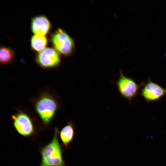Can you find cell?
<instances>
[{
	"label": "cell",
	"mask_w": 166,
	"mask_h": 166,
	"mask_svg": "<svg viewBox=\"0 0 166 166\" xmlns=\"http://www.w3.org/2000/svg\"><path fill=\"white\" fill-rule=\"evenodd\" d=\"M59 130L55 128L51 140L40 148L41 161L39 166H66L63 157V149L58 140Z\"/></svg>",
	"instance_id": "1"
},
{
	"label": "cell",
	"mask_w": 166,
	"mask_h": 166,
	"mask_svg": "<svg viewBox=\"0 0 166 166\" xmlns=\"http://www.w3.org/2000/svg\"><path fill=\"white\" fill-rule=\"evenodd\" d=\"M35 107L43 124L47 126L53 118L58 109V105L53 97L46 93L38 99Z\"/></svg>",
	"instance_id": "2"
},
{
	"label": "cell",
	"mask_w": 166,
	"mask_h": 166,
	"mask_svg": "<svg viewBox=\"0 0 166 166\" xmlns=\"http://www.w3.org/2000/svg\"><path fill=\"white\" fill-rule=\"evenodd\" d=\"M115 83L120 95L131 103L138 93L140 85L132 78L125 76L121 69L119 71V78Z\"/></svg>",
	"instance_id": "3"
},
{
	"label": "cell",
	"mask_w": 166,
	"mask_h": 166,
	"mask_svg": "<svg viewBox=\"0 0 166 166\" xmlns=\"http://www.w3.org/2000/svg\"><path fill=\"white\" fill-rule=\"evenodd\" d=\"M11 118L15 129L21 136L29 137L36 134L33 121L26 113L19 111L12 115Z\"/></svg>",
	"instance_id": "4"
},
{
	"label": "cell",
	"mask_w": 166,
	"mask_h": 166,
	"mask_svg": "<svg viewBox=\"0 0 166 166\" xmlns=\"http://www.w3.org/2000/svg\"><path fill=\"white\" fill-rule=\"evenodd\" d=\"M141 85L142 88L140 95L147 103L157 101L166 96V88L152 81L149 78L146 82H142Z\"/></svg>",
	"instance_id": "5"
},
{
	"label": "cell",
	"mask_w": 166,
	"mask_h": 166,
	"mask_svg": "<svg viewBox=\"0 0 166 166\" xmlns=\"http://www.w3.org/2000/svg\"><path fill=\"white\" fill-rule=\"evenodd\" d=\"M51 41L57 50L63 54L69 55L73 51V40L62 29H59L52 35Z\"/></svg>",
	"instance_id": "6"
},
{
	"label": "cell",
	"mask_w": 166,
	"mask_h": 166,
	"mask_svg": "<svg viewBox=\"0 0 166 166\" xmlns=\"http://www.w3.org/2000/svg\"><path fill=\"white\" fill-rule=\"evenodd\" d=\"M37 63L44 68L54 67L60 63V57L58 52L51 48H46L40 52L36 58Z\"/></svg>",
	"instance_id": "7"
},
{
	"label": "cell",
	"mask_w": 166,
	"mask_h": 166,
	"mask_svg": "<svg viewBox=\"0 0 166 166\" xmlns=\"http://www.w3.org/2000/svg\"><path fill=\"white\" fill-rule=\"evenodd\" d=\"M50 27L49 22L44 16H37L32 19L31 30L32 32L35 34L44 36L48 32Z\"/></svg>",
	"instance_id": "8"
},
{
	"label": "cell",
	"mask_w": 166,
	"mask_h": 166,
	"mask_svg": "<svg viewBox=\"0 0 166 166\" xmlns=\"http://www.w3.org/2000/svg\"><path fill=\"white\" fill-rule=\"evenodd\" d=\"M59 134L62 146L68 149L69 146L73 140L75 134L73 123L71 121H69L60 130Z\"/></svg>",
	"instance_id": "9"
},
{
	"label": "cell",
	"mask_w": 166,
	"mask_h": 166,
	"mask_svg": "<svg viewBox=\"0 0 166 166\" xmlns=\"http://www.w3.org/2000/svg\"><path fill=\"white\" fill-rule=\"evenodd\" d=\"M47 43V40L44 35L35 34L31 40V45L32 49L34 51L40 52L45 48Z\"/></svg>",
	"instance_id": "10"
},
{
	"label": "cell",
	"mask_w": 166,
	"mask_h": 166,
	"mask_svg": "<svg viewBox=\"0 0 166 166\" xmlns=\"http://www.w3.org/2000/svg\"><path fill=\"white\" fill-rule=\"evenodd\" d=\"M14 57L13 52L10 48L1 47L0 60L1 63L6 65L10 63L12 61Z\"/></svg>",
	"instance_id": "11"
}]
</instances>
